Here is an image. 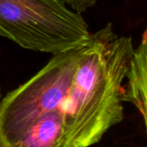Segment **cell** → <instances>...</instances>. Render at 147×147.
I'll return each mask as SVG.
<instances>
[{"mask_svg":"<svg viewBox=\"0 0 147 147\" xmlns=\"http://www.w3.org/2000/svg\"><path fill=\"white\" fill-rule=\"evenodd\" d=\"M0 100H1V90H0Z\"/></svg>","mask_w":147,"mask_h":147,"instance_id":"52a82bcc","label":"cell"},{"mask_svg":"<svg viewBox=\"0 0 147 147\" xmlns=\"http://www.w3.org/2000/svg\"><path fill=\"white\" fill-rule=\"evenodd\" d=\"M84 46L53 55L28 81L1 98L0 147H15L34 121L60 109Z\"/></svg>","mask_w":147,"mask_h":147,"instance_id":"3957f363","label":"cell"},{"mask_svg":"<svg viewBox=\"0 0 147 147\" xmlns=\"http://www.w3.org/2000/svg\"><path fill=\"white\" fill-rule=\"evenodd\" d=\"M134 52L132 37L116 34L111 23L90 34L60 107L63 147L96 145L123 120L122 83Z\"/></svg>","mask_w":147,"mask_h":147,"instance_id":"6da1fadb","label":"cell"},{"mask_svg":"<svg viewBox=\"0 0 147 147\" xmlns=\"http://www.w3.org/2000/svg\"><path fill=\"white\" fill-rule=\"evenodd\" d=\"M122 88V102L132 103L141 114L144 125L147 122V32L144 31L140 43L134 49Z\"/></svg>","mask_w":147,"mask_h":147,"instance_id":"277c9868","label":"cell"},{"mask_svg":"<svg viewBox=\"0 0 147 147\" xmlns=\"http://www.w3.org/2000/svg\"><path fill=\"white\" fill-rule=\"evenodd\" d=\"M64 118L60 109L39 118L22 135L15 147H63Z\"/></svg>","mask_w":147,"mask_h":147,"instance_id":"5b68a950","label":"cell"},{"mask_svg":"<svg viewBox=\"0 0 147 147\" xmlns=\"http://www.w3.org/2000/svg\"><path fill=\"white\" fill-rule=\"evenodd\" d=\"M90 34L63 0H0V36L25 49L53 55L83 47Z\"/></svg>","mask_w":147,"mask_h":147,"instance_id":"7a4b0ae2","label":"cell"},{"mask_svg":"<svg viewBox=\"0 0 147 147\" xmlns=\"http://www.w3.org/2000/svg\"><path fill=\"white\" fill-rule=\"evenodd\" d=\"M63 2L71 7L72 10L82 14L90 8L94 7L97 0H63Z\"/></svg>","mask_w":147,"mask_h":147,"instance_id":"8992f818","label":"cell"}]
</instances>
